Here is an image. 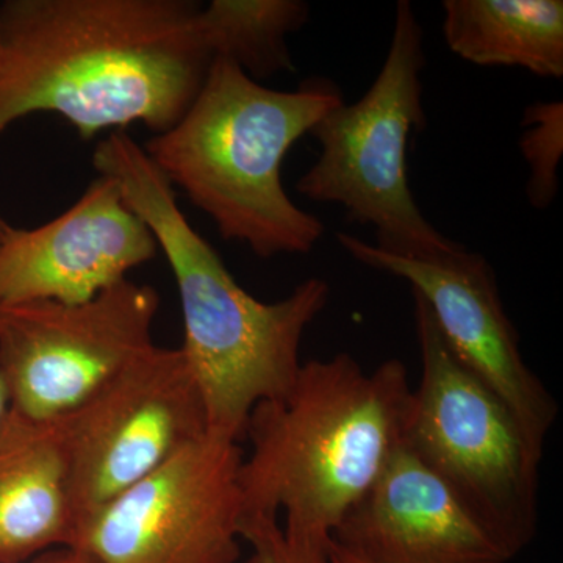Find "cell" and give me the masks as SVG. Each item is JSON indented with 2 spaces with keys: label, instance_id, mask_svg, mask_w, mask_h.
I'll list each match as a JSON object with an SVG mask.
<instances>
[{
  "label": "cell",
  "instance_id": "obj_11",
  "mask_svg": "<svg viewBox=\"0 0 563 563\" xmlns=\"http://www.w3.org/2000/svg\"><path fill=\"white\" fill-rule=\"evenodd\" d=\"M158 244L110 177L99 176L79 201L41 228L11 225L0 235V306L81 303L128 279Z\"/></svg>",
  "mask_w": 563,
  "mask_h": 563
},
{
  "label": "cell",
  "instance_id": "obj_4",
  "mask_svg": "<svg viewBox=\"0 0 563 563\" xmlns=\"http://www.w3.org/2000/svg\"><path fill=\"white\" fill-rule=\"evenodd\" d=\"M342 102L331 81L276 91L214 57L184 117L143 150L173 187L209 214L222 239L247 244L261 258L309 254L325 228L291 201L282 163Z\"/></svg>",
  "mask_w": 563,
  "mask_h": 563
},
{
  "label": "cell",
  "instance_id": "obj_7",
  "mask_svg": "<svg viewBox=\"0 0 563 563\" xmlns=\"http://www.w3.org/2000/svg\"><path fill=\"white\" fill-rule=\"evenodd\" d=\"M161 298L129 279L91 301L0 306V379L10 409L52 421L101 390L154 346Z\"/></svg>",
  "mask_w": 563,
  "mask_h": 563
},
{
  "label": "cell",
  "instance_id": "obj_6",
  "mask_svg": "<svg viewBox=\"0 0 563 563\" xmlns=\"http://www.w3.org/2000/svg\"><path fill=\"white\" fill-rule=\"evenodd\" d=\"M413 299L422 373L402 443L517 558L539 526L543 450L503 399L454 357L428 306Z\"/></svg>",
  "mask_w": 563,
  "mask_h": 563
},
{
  "label": "cell",
  "instance_id": "obj_1",
  "mask_svg": "<svg viewBox=\"0 0 563 563\" xmlns=\"http://www.w3.org/2000/svg\"><path fill=\"white\" fill-rule=\"evenodd\" d=\"M199 11L190 0L3 3L0 135L35 111L62 114L84 140L133 122L169 131L213 60Z\"/></svg>",
  "mask_w": 563,
  "mask_h": 563
},
{
  "label": "cell",
  "instance_id": "obj_13",
  "mask_svg": "<svg viewBox=\"0 0 563 563\" xmlns=\"http://www.w3.org/2000/svg\"><path fill=\"white\" fill-rule=\"evenodd\" d=\"M76 532L58 421L10 409L0 422V563L73 548Z\"/></svg>",
  "mask_w": 563,
  "mask_h": 563
},
{
  "label": "cell",
  "instance_id": "obj_22",
  "mask_svg": "<svg viewBox=\"0 0 563 563\" xmlns=\"http://www.w3.org/2000/svg\"><path fill=\"white\" fill-rule=\"evenodd\" d=\"M7 228H9V225H7ZM7 228H5V229H7ZM5 229H3V231H5ZM3 231H0V235H2V232H3Z\"/></svg>",
  "mask_w": 563,
  "mask_h": 563
},
{
  "label": "cell",
  "instance_id": "obj_15",
  "mask_svg": "<svg viewBox=\"0 0 563 563\" xmlns=\"http://www.w3.org/2000/svg\"><path fill=\"white\" fill-rule=\"evenodd\" d=\"M301 0H213L199 11L211 57L228 58L252 80L296 70L287 38L309 21Z\"/></svg>",
  "mask_w": 563,
  "mask_h": 563
},
{
  "label": "cell",
  "instance_id": "obj_9",
  "mask_svg": "<svg viewBox=\"0 0 563 563\" xmlns=\"http://www.w3.org/2000/svg\"><path fill=\"white\" fill-rule=\"evenodd\" d=\"M235 440L206 433L77 528L96 563H236L243 501Z\"/></svg>",
  "mask_w": 563,
  "mask_h": 563
},
{
  "label": "cell",
  "instance_id": "obj_16",
  "mask_svg": "<svg viewBox=\"0 0 563 563\" xmlns=\"http://www.w3.org/2000/svg\"><path fill=\"white\" fill-rule=\"evenodd\" d=\"M520 151L529 166L528 192L533 209H548L559 191L563 154V103L537 102L525 111Z\"/></svg>",
  "mask_w": 563,
  "mask_h": 563
},
{
  "label": "cell",
  "instance_id": "obj_14",
  "mask_svg": "<svg viewBox=\"0 0 563 563\" xmlns=\"http://www.w3.org/2000/svg\"><path fill=\"white\" fill-rule=\"evenodd\" d=\"M443 36L473 65L563 76L562 0H444Z\"/></svg>",
  "mask_w": 563,
  "mask_h": 563
},
{
  "label": "cell",
  "instance_id": "obj_17",
  "mask_svg": "<svg viewBox=\"0 0 563 563\" xmlns=\"http://www.w3.org/2000/svg\"><path fill=\"white\" fill-rule=\"evenodd\" d=\"M242 540L251 547V555L244 563H331V543H314L288 536L279 518H246L242 523Z\"/></svg>",
  "mask_w": 563,
  "mask_h": 563
},
{
  "label": "cell",
  "instance_id": "obj_20",
  "mask_svg": "<svg viewBox=\"0 0 563 563\" xmlns=\"http://www.w3.org/2000/svg\"><path fill=\"white\" fill-rule=\"evenodd\" d=\"M10 412V399L9 393H7L5 385H3L2 379H0V422L3 421V418L7 417Z\"/></svg>",
  "mask_w": 563,
  "mask_h": 563
},
{
  "label": "cell",
  "instance_id": "obj_2",
  "mask_svg": "<svg viewBox=\"0 0 563 563\" xmlns=\"http://www.w3.org/2000/svg\"><path fill=\"white\" fill-rule=\"evenodd\" d=\"M92 165L117 181L172 266L184 314L180 350L201 390L210 432L242 442L252 410L290 391L302 365L303 333L328 306L331 287L312 277L280 301H258L191 228L172 181L128 133L101 141Z\"/></svg>",
  "mask_w": 563,
  "mask_h": 563
},
{
  "label": "cell",
  "instance_id": "obj_18",
  "mask_svg": "<svg viewBox=\"0 0 563 563\" xmlns=\"http://www.w3.org/2000/svg\"><path fill=\"white\" fill-rule=\"evenodd\" d=\"M27 563H96L87 554L74 548H60V550L49 551V553L41 554L40 558L33 559Z\"/></svg>",
  "mask_w": 563,
  "mask_h": 563
},
{
  "label": "cell",
  "instance_id": "obj_5",
  "mask_svg": "<svg viewBox=\"0 0 563 563\" xmlns=\"http://www.w3.org/2000/svg\"><path fill=\"white\" fill-rule=\"evenodd\" d=\"M424 32L412 3L396 5L390 49L372 88L340 103L310 131L320 157L298 181L314 202L339 203L350 220L373 225L374 246L406 258H435L461 250L428 221L407 176V147L424 128L421 74Z\"/></svg>",
  "mask_w": 563,
  "mask_h": 563
},
{
  "label": "cell",
  "instance_id": "obj_10",
  "mask_svg": "<svg viewBox=\"0 0 563 563\" xmlns=\"http://www.w3.org/2000/svg\"><path fill=\"white\" fill-rule=\"evenodd\" d=\"M336 236L355 261L412 285L454 357L503 399L529 440L544 450L558 402L521 354L487 258L463 246L442 257L406 258L347 233Z\"/></svg>",
  "mask_w": 563,
  "mask_h": 563
},
{
  "label": "cell",
  "instance_id": "obj_19",
  "mask_svg": "<svg viewBox=\"0 0 563 563\" xmlns=\"http://www.w3.org/2000/svg\"><path fill=\"white\" fill-rule=\"evenodd\" d=\"M329 559H331V563H363L333 542L329 544Z\"/></svg>",
  "mask_w": 563,
  "mask_h": 563
},
{
  "label": "cell",
  "instance_id": "obj_8",
  "mask_svg": "<svg viewBox=\"0 0 563 563\" xmlns=\"http://www.w3.org/2000/svg\"><path fill=\"white\" fill-rule=\"evenodd\" d=\"M57 421L77 528L210 432L184 352L155 344Z\"/></svg>",
  "mask_w": 563,
  "mask_h": 563
},
{
  "label": "cell",
  "instance_id": "obj_21",
  "mask_svg": "<svg viewBox=\"0 0 563 563\" xmlns=\"http://www.w3.org/2000/svg\"><path fill=\"white\" fill-rule=\"evenodd\" d=\"M0 54H2V25H0Z\"/></svg>",
  "mask_w": 563,
  "mask_h": 563
},
{
  "label": "cell",
  "instance_id": "obj_3",
  "mask_svg": "<svg viewBox=\"0 0 563 563\" xmlns=\"http://www.w3.org/2000/svg\"><path fill=\"white\" fill-rule=\"evenodd\" d=\"M412 390L398 358L372 373L346 352L302 363L290 391L247 420L243 520L282 514L288 536L331 543L402 443Z\"/></svg>",
  "mask_w": 563,
  "mask_h": 563
},
{
  "label": "cell",
  "instance_id": "obj_12",
  "mask_svg": "<svg viewBox=\"0 0 563 563\" xmlns=\"http://www.w3.org/2000/svg\"><path fill=\"white\" fill-rule=\"evenodd\" d=\"M332 542L363 563H509L514 555L401 443Z\"/></svg>",
  "mask_w": 563,
  "mask_h": 563
}]
</instances>
